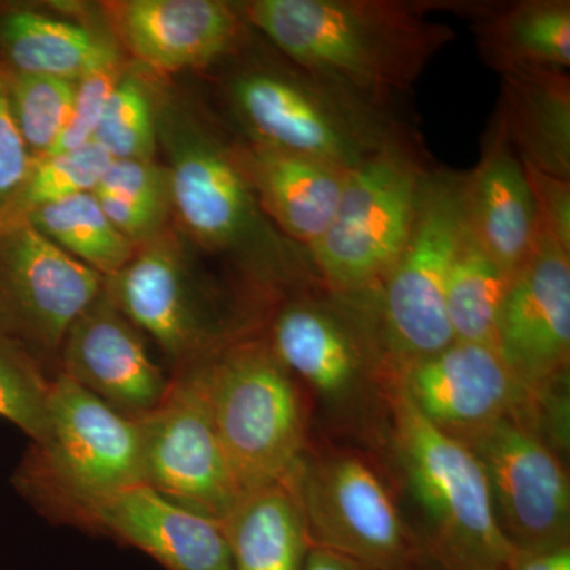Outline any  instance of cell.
I'll list each match as a JSON object with an SVG mask.
<instances>
[{"label": "cell", "mask_w": 570, "mask_h": 570, "mask_svg": "<svg viewBox=\"0 0 570 570\" xmlns=\"http://www.w3.org/2000/svg\"><path fill=\"white\" fill-rule=\"evenodd\" d=\"M171 213L186 238L228 262L265 298L322 285L311 255L266 216L236 159L234 142L178 100H160Z\"/></svg>", "instance_id": "6da1fadb"}, {"label": "cell", "mask_w": 570, "mask_h": 570, "mask_svg": "<svg viewBox=\"0 0 570 570\" xmlns=\"http://www.w3.org/2000/svg\"><path fill=\"white\" fill-rule=\"evenodd\" d=\"M254 32L298 66L392 108L455 31L411 0H250L238 3Z\"/></svg>", "instance_id": "7a4b0ae2"}, {"label": "cell", "mask_w": 570, "mask_h": 570, "mask_svg": "<svg viewBox=\"0 0 570 570\" xmlns=\"http://www.w3.org/2000/svg\"><path fill=\"white\" fill-rule=\"evenodd\" d=\"M262 330L305 395L318 438L382 453L397 377L366 295L299 288L276 298Z\"/></svg>", "instance_id": "3957f363"}, {"label": "cell", "mask_w": 570, "mask_h": 570, "mask_svg": "<svg viewBox=\"0 0 570 570\" xmlns=\"http://www.w3.org/2000/svg\"><path fill=\"white\" fill-rule=\"evenodd\" d=\"M245 45L223 81L243 140L354 170L412 134L393 108L370 102L277 50V59L247 55Z\"/></svg>", "instance_id": "277c9868"}, {"label": "cell", "mask_w": 570, "mask_h": 570, "mask_svg": "<svg viewBox=\"0 0 570 570\" xmlns=\"http://www.w3.org/2000/svg\"><path fill=\"white\" fill-rule=\"evenodd\" d=\"M417 535L423 570H502L512 546L471 449L423 419L396 385L382 450Z\"/></svg>", "instance_id": "5b68a950"}, {"label": "cell", "mask_w": 570, "mask_h": 570, "mask_svg": "<svg viewBox=\"0 0 570 570\" xmlns=\"http://www.w3.org/2000/svg\"><path fill=\"white\" fill-rule=\"evenodd\" d=\"M243 494L283 482L313 439L309 407L262 326L190 363Z\"/></svg>", "instance_id": "8992f818"}, {"label": "cell", "mask_w": 570, "mask_h": 570, "mask_svg": "<svg viewBox=\"0 0 570 570\" xmlns=\"http://www.w3.org/2000/svg\"><path fill=\"white\" fill-rule=\"evenodd\" d=\"M285 480L302 509L311 549L384 570H423L417 535L381 452L313 436Z\"/></svg>", "instance_id": "52a82bcc"}, {"label": "cell", "mask_w": 570, "mask_h": 570, "mask_svg": "<svg viewBox=\"0 0 570 570\" xmlns=\"http://www.w3.org/2000/svg\"><path fill=\"white\" fill-rule=\"evenodd\" d=\"M466 190L468 171L430 168L407 245L381 287L366 295L396 377L455 341L445 299L466 228Z\"/></svg>", "instance_id": "ba28073f"}, {"label": "cell", "mask_w": 570, "mask_h": 570, "mask_svg": "<svg viewBox=\"0 0 570 570\" xmlns=\"http://www.w3.org/2000/svg\"><path fill=\"white\" fill-rule=\"evenodd\" d=\"M428 171L412 134L351 170L332 224L309 249L325 288L366 295L381 287L407 245Z\"/></svg>", "instance_id": "9c48e42d"}, {"label": "cell", "mask_w": 570, "mask_h": 570, "mask_svg": "<svg viewBox=\"0 0 570 570\" xmlns=\"http://www.w3.org/2000/svg\"><path fill=\"white\" fill-rule=\"evenodd\" d=\"M146 483L140 423L66 374L51 381L50 426L22 461L14 485L50 515L82 499Z\"/></svg>", "instance_id": "30bf717a"}, {"label": "cell", "mask_w": 570, "mask_h": 570, "mask_svg": "<svg viewBox=\"0 0 570 570\" xmlns=\"http://www.w3.org/2000/svg\"><path fill=\"white\" fill-rule=\"evenodd\" d=\"M186 242L167 228L138 246L116 275L105 277L104 287L124 316L159 344L176 370L255 326L227 321L220 313Z\"/></svg>", "instance_id": "8fae6325"}, {"label": "cell", "mask_w": 570, "mask_h": 570, "mask_svg": "<svg viewBox=\"0 0 570 570\" xmlns=\"http://www.w3.org/2000/svg\"><path fill=\"white\" fill-rule=\"evenodd\" d=\"M471 450L489 483L499 530L513 549L570 547L569 472L535 409L502 420Z\"/></svg>", "instance_id": "7c38bea8"}, {"label": "cell", "mask_w": 570, "mask_h": 570, "mask_svg": "<svg viewBox=\"0 0 570 570\" xmlns=\"http://www.w3.org/2000/svg\"><path fill=\"white\" fill-rule=\"evenodd\" d=\"M137 420L146 483L183 508L227 519L245 494L214 430L194 366L176 370L159 406Z\"/></svg>", "instance_id": "4fadbf2b"}, {"label": "cell", "mask_w": 570, "mask_h": 570, "mask_svg": "<svg viewBox=\"0 0 570 570\" xmlns=\"http://www.w3.org/2000/svg\"><path fill=\"white\" fill-rule=\"evenodd\" d=\"M104 287L102 275L28 223L0 228V333L37 360L59 355L71 324Z\"/></svg>", "instance_id": "5bb4252c"}, {"label": "cell", "mask_w": 570, "mask_h": 570, "mask_svg": "<svg viewBox=\"0 0 570 570\" xmlns=\"http://www.w3.org/2000/svg\"><path fill=\"white\" fill-rule=\"evenodd\" d=\"M498 352L535 403L568 387L570 253L539 224L502 306Z\"/></svg>", "instance_id": "9a60e30c"}, {"label": "cell", "mask_w": 570, "mask_h": 570, "mask_svg": "<svg viewBox=\"0 0 570 570\" xmlns=\"http://www.w3.org/2000/svg\"><path fill=\"white\" fill-rule=\"evenodd\" d=\"M397 385L423 419L469 449L502 420L538 407L498 351L461 341L401 370Z\"/></svg>", "instance_id": "2e32d148"}, {"label": "cell", "mask_w": 570, "mask_h": 570, "mask_svg": "<svg viewBox=\"0 0 570 570\" xmlns=\"http://www.w3.org/2000/svg\"><path fill=\"white\" fill-rule=\"evenodd\" d=\"M50 515L134 547L167 570H234L224 520L183 508L148 483L70 502Z\"/></svg>", "instance_id": "e0dca14e"}, {"label": "cell", "mask_w": 570, "mask_h": 570, "mask_svg": "<svg viewBox=\"0 0 570 570\" xmlns=\"http://www.w3.org/2000/svg\"><path fill=\"white\" fill-rule=\"evenodd\" d=\"M107 11L138 66L164 73L223 62L250 31L238 3L223 0H121Z\"/></svg>", "instance_id": "ac0fdd59"}, {"label": "cell", "mask_w": 570, "mask_h": 570, "mask_svg": "<svg viewBox=\"0 0 570 570\" xmlns=\"http://www.w3.org/2000/svg\"><path fill=\"white\" fill-rule=\"evenodd\" d=\"M59 356L62 374L127 417L149 414L170 385L146 351L140 330L105 288L71 324Z\"/></svg>", "instance_id": "d6986e66"}, {"label": "cell", "mask_w": 570, "mask_h": 570, "mask_svg": "<svg viewBox=\"0 0 570 570\" xmlns=\"http://www.w3.org/2000/svg\"><path fill=\"white\" fill-rule=\"evenodd\" d=\"M232 142L266 216L309 253L332 224L351 170L243 138Z\"/></svg>", "instance_id": "ffe728a7"}, {"label": "cell", "mask_w": 570, "mask_h": 570, "mask_svg": "<svg viewBox=\"0 0 570 570\" xmlns=\"http://www.w3.org/2000/svg\"><path fill=\"white\" fill-rule=\"evenodd\" d=\"M466 219L480 246L515 275L531 253L538 220L527 171L498 112L478 167L468 171Z\"/></svg>", "instance_id": "44dd1931"}, {"label": "cell", "mask_w": 570, "mask_h": 570, "mask_svg": "<svg viewBox=\"0 0 570 570\" xmlns=\"http://www.w3.org/2000/svg\"><path fill=\"white\" fill-rule=\"evenodd\" d=\"M472 20L480 56L499 75L528 69L568 70L569 0L461 3Z\"/></svg>", "instance_id": "7402d4cb"}, {"label": "cell", "mask_w": 570, "mask_h": 570, "mask_svg": "<svg viewBox=\"0 0 570 570\" xmlns=\"http://www.w3.org/2000/svg\"><path fill=\"white\" fill-rule=\"evenodd\" d=\"M501 78L497 112L521 164L570 181L568 70H515Z\"/></svg>", "instance_id": "603a6c76"}, {"label": "cell", "mask_w": 570, "mask_h": 570, "mask_svg": "<svg viewBox=\"0 0 570 570\" xmlns=\"http://www.w3.org/2000/svg\"><path fill=\"white\" fill-rule=\"evenodd\" d=\"M124 62L118 47L92 29L31 7L0 3V67L11 73L78 81Z\"/></svg>", "instance_id": "cb8c5ba5"}, {"label": "cell", "mask_w": 570, "mask_h": 570, "mask_svg": "<svg viewBox=\"0 0 570 570\" xmlns=\"http://www.w3.org/2000/svg\"><path fill=\"white\" fill-rule=\"evenodd\" d=\"M234 570H305L311 543L287 480L250 491L224 519Z\"/></svg>", "instance_id": "d4e9b609"}, {"label": "cell", "mask_w": 570, "mask_h": 570, "mask_svg": "<svg viewBox=\"0 0 570 570\" xmlns=\"http://www.w3.org/2000/svg\"><path fill=\"white\" fill-rule=\"evenodd\" d=\"M512 279V273L505 272L480 246L466 219L445 299L455 341L498 351L499 318Z\"/></svg>", "instance_id": "484cf974"}, {"label": "cell", "mask_w": 570, "mask_h": 570, "mask_svg": "<svg viewBox=\"0 0 570 570\" xmlns=\"http://www.w3.org/2000/svg\"><path fill=\"white\" fill-rule=\"evenodd\" d=\"M24 223L104 277L116 275L137 250L108 220L94 193L43 206Z\"/></svg>", "instance_id": "4316f807"}, {"label": "cell", "mask_w": 570, "mask_h": 570, "mask_svg": "<svg viewBox=\"0 0 570 570\" xmlns=\"http://www.w3.org/2000/svg\"><path fill=\"white\" fill-rule=\"evenodd\" d=\"M160 100L141 67L132 70L127 66L112 89L94 142L111 160L154 159L159 148Z\"/></svg>", "instance_id": "83f0119b"}, {"label": "cell", "mask_w": 570, "mask_h": 570, "mask_svg": "<svg viewBox=\"0 0 570 570\" xmlns=\"http://www.w3.org/2000/svg\"><path fill=\"white\" fill-rule=\"evenodd\" d=\"M110 164L111 157L94 141L73 151L51 154L33 160L20 197L11 209L9 223L3 227L24 223L43 206L75 195L94 193Z\"/></svg>", "instance_id": "f1b7e54d"}, {"label": "cell", "mask_w": 570, "mask_h": 570, "mask_svg": "<svg viewBox=\"0 0 570 570\" xmlns=\"http://www.w3.org/2000/svg\"><path fill=\"white\" fill-rule=\"evenodd\" d=\"M6 77L18 130L32 159H41L50 154L66 129L77 81L7 70Z\"/></svg>", "instance_id": "f546056e"}, {"label": "cell", "mask_w": 570, "mask_h": 570, "mask_svg": "<svg viewBox=\"0 0 570 570\" xmlns=\"http://www.w3.org/2000/svg\"><path fill=\"white\" fill-rule=\"evenodd\" d=\"M51 379L40 362L13 337L0 333V417L39 444L50 426Z\"/></svg>", "instance_id": "4dcf8cb0"}, {"label": "cell", "mask_w": 570, "mask_h": 570, "mask_svg": "<svg viewBox=\"0 0 570 570\" xmlns=\"http://www.w3.org/2000/svg\"><path fill=\"white\" fill-rule=\"evenodd\" d=\"M126 67V62L115 63L94 70L77 81L69 121L48 156L73 151L94 141L112 89L118 85Z\"/></svg>", "instance_id": "1f68e13d"}, {"label": "cell", "mask_w": 570, "mask_h": 570, "mask_svg": "<svg viewBox=\"0 0 570 570\" xmlns=\"http://www.w3.org/2000/svg\"><path fill=\"white\" fill-rule=\"evenodd\" d=\"M94 193L171 213L170 174L167 165L156 159L111 160Z\"/></svg>", "instance_id": "d6a6232c"}, {"label": "cell", "mask_w": 570, "mask_h": 570, "mask_svg": "<svg viewBox=\"0 0 570 570\" xmlns=\"http://www.w3.org/2000/svg\"><path fill=\"white\" fill-rule=\"evenodd\" d=\"M32 163L31 153L11 112L6 70L0 67V228L9 223Z\"/></svg>", "instance_id": "836d02e7"}, {"label": "cell", "mask_w": 570, "mask_h": 570, "mask_svg": "<svg viewBox=\"0 0 570 570\" xmlns=\"http://www.w3.org/2000/svg\"><path fill=\"white\" fill-rule=\"evenodd\" d=\"M534 198L535 220L570 253V181L524 165Z\"/></svg>", "instance_id": "e575fe53"}, {"label": "cell", "mask_w": 570, "mask_h": 570, "mask_svg": "<svg viewBox=\"0 0 570 570\" xmlns=\"http://www.w3.org/2000/svg\"><path fill=\"white\" fill-rule=\"evenodd\" d=\"M94 195L116 230L126 236L134 246L146 245L168 228V217L171 213L135 204L116 195L99 193Z\"/></svg>", "instance_id": "d590c367"}, {"label": "cell", "mask_w": 570, "mask_h": 570, "mask_svg": "<svg viewBox=\"0 0 570 570\" xmlns=\"http://www.w3.org/2000/svg\"><path fill=\"white\" fill-rule=\"evenodd\" d=\"M502 570H570V547L540 553L515 550Z\"/></svg>", "instance_id": "8d00e7d4"}, {"label": "cell", "mask_w": 570, "mask_h": 570, "mask_svg": "<svg viewBox=\"0 0 570 570\" xmlns=\"http://www.w3.org/2000/svg\"><path fill=\"white\" fill-rule=\"evenodd\" d=\"M305 570H384L322 549H311Z\"/></svg>", "instance_id": "74e56055"}]
</instances>
